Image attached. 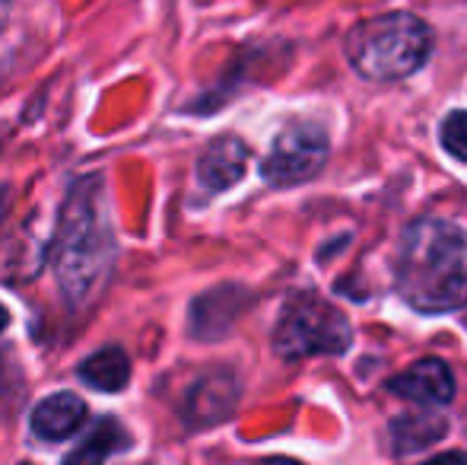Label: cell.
I'll use <instances>...</instances> for the list:
<instances>
[{"mask_svg":"<svg viewBox=\"0 0 467 465\" xmlns=\"http://www.w3.org/2000/svg\"><path fill=\"white\" fill-rule=\"evenodd\" d=\"M327 134L318 124H289L274 141L267 160L261 163V175L271 185H299L325 169Z\"/></svg>","mask_w":467,"mask_h":465,"instance_id":"5","label":"cell"},{"mask_svg":"<svg viewBox=\"0 0 467 465\" xmlns=\"http://www.w3.org/2000/svg\"><path fill=\"white\" fill-rule=\"evenodd\" d=\"M248 166V147L233 134H223L210 143L197 160V179L213 192H226L245 175Z\"/></svg>","mask_w":467,"mask_h":465,"instance_id":"7","label":"cell"},{"mask_svg":"<svg viewBox=\"0 0 467 465\" xmlns=\"http://www.w3.org/2000/svg\"><path fill=\"white\" fill-rule=\"evenodd\" d=\"M442 147L458 160H467V112H451L442 122Z\"/></svg>","mask_w":467,"mask_h":465,"instance_id":"13","label":"cell"},{"mask_svg":"<svg viewBox=\"0 0 467 465\" xmlns=\"http://www.w3.org/2000/svg\"><path fill=\"white\" fill-rule=\"evenodd\" d=\"M96 188L93 182L80 188L67 201V211L61 217L57 230V278L70 297L93 291L99 280V268L109 261V230H105L102 211L96 207Z\"/></svg>","mask_w":467,"mask_h":465,"instance_id":"3","label":"cell"},{"mask_svg":"<svg viewBox=\"0 0 467 465\" xmlns=\"http://www.w3.org/2000/svg\"><path fill=\"white\" fill-rule=\"evenodd\" d=\"M6 325H10V312H6L4 306H0V332H4Z\"/></svg>","mask_w":467,"mask_h":465,"instance_id":"14","label":"cell"},{"mask_svg":"<svg viewBox=\"0 0 467 465\" xmlns=\"http://www.w3.org/2000/svg\"><path fill=\"white\" fill-rule=\"evenodd\" d=\"M235 396H239V392H235L233 379H226V376H213L210 383L194 386L191 402H188V421L191 424L220 421V417H226V411L233 408Z\"/></svg>","mask_w":467,"mask_h":465,"instance_id":"10","label":"cell"},{"mask_svg":"<svg viewBox=\"0 0 467 465\" xmlns=\"http://www.w3.org/2000/svg\"><path fill=\"white\" fill-rule=\"evenodd\" d=\"M80 379L99 392H121L130 379V360L121 348H102L80 364Z\"/></svg>","mask_w":467,"mask_h":465,"instance_id":"9","label":"cell"},{"mask_svg":"<svg viewBox=\"0 0 467 465\" xmlns=\"http://www.w3.org/2000/svg\"><path fill=\"white\" fill-rule=\"evenodd\" d=\"M83 421H87V405H83V398L74 396V392L48 396L32 411V430H36V437L51 440V443L67 440Z\"/></svg>","mask_w":467,"mask_h":465,"instance_id":"8","label":"cell"},{"mask_svg":"<svg viewBox=\"0 0 467 465\" xmlns=\"http://www.w3.org/2000/svg\"><path fill=\"white\" fill-rule=\"evenodd\" d=\"M432 32L413 13H381L363 19L347 36V58L366 80H400L423 68Z\"/></svg>","mask_w":467,"mask_h":465,"instance_id":"2","label":"cell"},{"mask_svg":"<svg viewBox=\"0 0 467 465\" xmlns=\"http://www.w3.org/2000/svg\"><path fill=\"white\" fill-rule=\"evenodd\" d=\"M121 447H128V434H124V428L118 421L105 417V421L96 424L93 434L83 440V447L67 456V462H102L109 456H115Z\"/></svg>","mask_w":467,"mask_h":465,"instance_id":"12","label":"cell"},{"mask_svg":"<svg viewBox=\"0 0 467 465\" xmlns=\"http://www.w3.org/2000/svg\"><path fill=\"white\" fill-rule=\"evenodd\" d=\"M388 389L400 398H410L420 405H445L455 396V376H451L449 364L436 357H426L413 364L410 370L398 373L388 379Z\"/></svg>","mask_w":467,"mask_h":465,"instance_id":"6","label":"cell"},{"mask_svg":"<svg viewBox=\"0 0 467 465\" xmlns=\"http://www.w3.org/2000/svg\"><path fill=\"white\" fill-rule=\"evenodd\" d=\"M398 291L420 312L467 303V236L449 220L423 217L407 227L398 248Z\"/></svg>","mask_w":467,"mask_h":465,"instance_id":"1","label":"cell"},{"mask_svg":"<svg viewBox=\"0 0 467 465\" xmlns=\"http://www.w3.org/2000/svg\"><path fill=\"white\" fill-rule=\"evenodd\" d=\"M347 348H350V322L344 319V312L318 297H296L283 310L274 332V351L283 360L344 354Z\"/></svg>","mask_w":467,"mask_h":465,"instance_id":"4","label":"cell"},{"mask_svg":"<svg viewBox=\"0 0 467 465\" xmlns=\"http://www.w3.org/2000/svg\"><path fill=\"white\" fill-rule=\"evenodd\" d=\"M445 434V421L432 411H413L394 421L391 437H394V449L398 453H417V449L436 443Z\"/></svg>","mask_w":467,"mask_h":465,"instance_id":"11","label":"cell"},{"mask_svg":"<svg viewBox=\"0 0 467 465\" xmlns=\"http://www.w3.org/2000/svg\"><path fill=\"white\" fill-rule=\"evenodd\" d=\"M0 4H4V0H0Z\"/></svg>","mask_w":467,"mask_h":465,"instance_id":"15","label":"cell"}]
</instances>
